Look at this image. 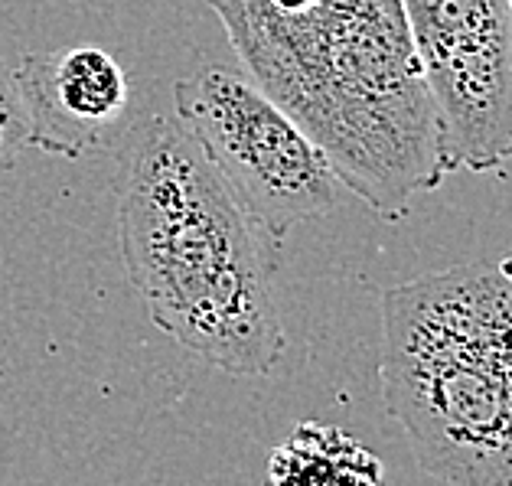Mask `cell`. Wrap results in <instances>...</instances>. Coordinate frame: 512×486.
Instances as JSON below:
<instances>
[{
  "mask_svg": "<svg viewBox=\"0 0 512 486\" xmlns=\"http://www.w3.org/2000/svg\"><path fill=\"white\" fill-rule=\"evenodd\" d=\"M242 72L385 219L447 177L402 0H206Z\"/></svg>",
  "mask_w": 512,
  "mask_h": 486,
  "instance_id": "6da1fadb",
  "label": "cell"
},
{
  "mask_svg": "<svg viewBox=\"0 0 512 486\" xmlns=\"http://www.w3.org/2000/svg\"><path fill=\"white\" fill-rule=\"evenodd\" d=\"M441 121L444 167L496 173L512 160V20L506 0H402Z\"/></svg>",
  "mask_w": 512,
  "mask_h": 486,
  "instance_id": "5b68a950",
  "label": "cell"
},
{
  "mask_svg": "<svg viewBox=\"0 0 512 486\" xmlns=\"http://www.w3.org/2000/svg\"><path fill=\"white\" fill-rule=\"evenodd\" d=\"M506 10H509V20H512V0H506Z\"/></svg>",
  "mask_w": 512,
  "mask_h": 486,
  "instance_id": "30bf717a",
  "label": "cell"
},
{
  "mask_svg": "<svg viewBox=\"0 0 512 486\" xmlns=\"http://www.w3.org/2000/svg\"><path fill=\"white\" fill-rule=\"evenodd\" d=\"M503 268V350H506V369H512V258L499 261Z\"/></svg>",
  "mask_w": 512,
  "mask_h": 486,
  "instance_id": "9c48e42d",
  "label": "cell"
},
{
  "mask_svg": "<svg viewBox=\"0 0 512 486\" xmlns=\"http://www.w3.org/2000/svg\"><path fill=\"white\" fill-rule=\"evenodd\" d=\"M379 376L389 415L437 486H512L499 261L385 291Z\"/></svg>",
  "mask_w": 512,
  "mask_h": 486,
  "instance_id": "3957f363",
  "label": "cell"
},
{
  "mask_svg": "<svg viewBox=\"0 0 512 486\" xmlns=\"http://www.w3.org/2000/svg\"><path fill=\"white\" fill-rule=\"evenodd\" d=\"M17 82L30 121V147L82 160L124 137L131 82L102 46L82 43L27 56Z\"/></svg>",
  "mask_w": 512,
  "mask_h": 486,
  "instance_id": "8992f818",
  "label": "cell"
},
{
  "mask_svg": "<svg viewBox=\"0 0 512 486\" xmlns=\"http://www.w3.org/2000/svg\"><path fill=\"white\" fill-rule=\"evenodd\" d=\"M173 105L274 261L287 232L336 206L327 154L245 72L203 59L173 85Z\"/></svg>",
  "mask_w": 512,
  "mask_h": 486,
  "instance_id": "277c9868",
  "label": "cell"
},
{
  "mask_svg": "<svg viewBox=\"0 0 512 486\" xmlns=\"http://www.w3.org/2000/svg\"><path fill=\"white\" fill-rule=\"evenodd\" d=\"M118 144L121 261L147 314L203 363L268 376L287 350L278 261L180 121L144 118Z\"/></svg>",
  "mask_w": 512,
  "mask_h": 486,
  "instance_id": "7a4b0ae2",
  "label": "cell"
},
{
  "mask_svg": "<svg viewBox=\"0 0 512 486\" xmlns=\"http://www.w3.org/2000/svg\"><path fill=\"white\" fill-rule=\"evenodd\" d=\"M271 486H382V467L349 434L301 425L271 454Z\"/></svg>",
  "mask_w": 512,
  "mask_h": 486,
  "instance_id": "52a82bcc",
  "label": "cell"
},
{
  "mask_svg": "<svg viewBox=\"0 0 512 486\" xmlns=\"http://www.w3.org/2000/svg\"><path fill=\"white\" fill-rule=\"evenodd\" d=\"M30 147V121L23 108L17 69H10L0 56V170H10L20 154Z\"/></svg>",
  "mask_w": 512,
  "mask_h": 486,
  "instance_id": "ba28073f",
  "label": "cell"
}]
</instances>
